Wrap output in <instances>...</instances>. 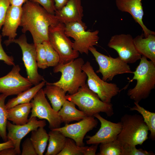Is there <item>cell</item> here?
<instances>
[{
	"mask_svg": "<svg viewBox=\"0 0 155 155\" xmlns=\"http://www.w3.org/2000/svg\"><path fill=\"white\" fill-rule=\"evenodd\" d=\"M20 26L22 31L31 34L36 44L49 40V28L59 22L55 14L48 12L39 4L27 0L22 6Z\"/></svg>",
	"mask_w": 155,
	"mask_h": 155,
	"instance_id": "1",
	"label": "cell"
},
{
	"mask_svg": "<svg viewBox=\"0 0 155 155\" xmlns=\"http://www.w3.org/2000/svg\"><path fill=\"white\" fill-rule=\"evenodd\" d=\"M140 60L135 71L132 72L134 76L129 81L136 80V85L127 93L131 99L138 103L147 98L155 87V63L143 55Z\"/></svg>",
	"mask_w": 155,
	"mask_h": 155,
	"instance_id": "2",
	"label": "cell"
},
{
	"mask_svg": "<svg viewBox=\"0 0 155 155\" xmlns=\"http://www.w3.org/2000/svg\"><path fill=\"white\" fill-rule=\"evenodd\" d=\"M84 63L81 58L65 64L59 63L54 67L53 71L61 72L60 78L58 81L51 84L62 88L69 94L75 93L80 87L86 84L87 75L82 69Z\"/></svg>",
	"mask_w": 155,
	"mask_h": 155,
	"instance_id": "3",
	"label": "cell"
},
{
	"mask_svg": "<svg viewBox=\"0 0 155 155\" xmlns=\"http://www.w3.org/2000/svg\"><path fill=\"white\" fill-rule=\"evenodd\" d=\"M66 98L73 102L88 116H93L100 112L105 113L108 117L114 114L112 104L102 102L86 84L80 87L75 93L66 95Z\"/></svg>",
	"mask_w": 155,
	"mask_h": 155,
	"instance_id": "4",
	"label": "cell"
},
{
	"mask_svg": "<svg viewBox=\"0 0 155 155\" xmlns=\"http://www.w3.org/2000/svg\"><path fill=\"white\" fill-rule=\"evenodd\" d=\"M121 121L122 127L117 140L122 145H141L148 139L149 129L141 115L126 114Z\"/></svg>",
	"mask_w": 155,
	"mask_h": 155,
	"instance_id": "5",
	"label": "cell"
},
{
	"mask_svg": "<svg viewBox=\"0 0 155 155\" xmlns=\"http://www.w3.org/2000/svg\"><path fill=\"white\" fill-rule=\"evenodd\" d=\"M49 41L58 54L59 63H67L78 58L79 52L73 49V42L68 38L65 32V24L59 22L51 26L49 28Z\"/></svg>",
	"mask_w": 155,
	"mask_h": 155,
	"instance_id": "6",
	"label": "cell"
},
{
	"mask_svg": "<svg viewBox=\"0 0 155 155\" xmlns=\"http://www.w3.org/2000/svg\"><path fill=\"white\" fill-rule=\"evenodd\" d=\"M87 26L83 22L65 24V32L68 37L73 38V49L82 54L88 55L90 47L96 45L99 40V31L86 30Z\"/></svg>",
	"mask_w": 155,
	"mask_h": 155,
	"instance_id": "7",
	"label": "cell"
},
{
	"mask_svg": "<svg viewBox=\"0 0 155 155\" xmlns=\"http://www.w3.org/2000/svg\"><path fill=\"white\" fill-rule=\"evenodd\" d=\"M95 58L99 66L96 73H100L102 79L105 81H111L116 75L126 73H132L129 66L119 57L113 58L98 51L94 46L89 49Z\"/></svg>",
	"mask_w": 155,
	"mask_h": 155,
	"instance_id": "8",
	"label": "cell"
},
{
	"mask_svg": "<svg viewBox=\"0 0 155 155\" xmlns=\"http://www.w3.org/2000/svg\"><path fill=\"white\" fill-rule=\"evenodd\" d=\"M14 43L20 47L22 54V60L25 67L27 78L34 86L45 80L43 76L38 72V67L36 61V46L33 43H29L25 34L18 38L8 42L6 46Z\"/></svg>",
	"mask_w": 155,
	"mask_h": 155,
	"instance_id": "9",
	"label": "cell"
},
{
	"mask_svg": "<svg viewBox=\"0 0 155 155\" xmlns=\"http://www.w3.org/2000/svg\"><path fill=\"white\" fill-rule=\"evenodd\" d=\"M82 69L87 75V84L89 88L96 94L102 102L111 103L112 98L120 91L117 85L108 83L101 79L88 61L84 64Z\"/></svg>",
	"mask_w": 155,
	"mask_h": 155,
	"instance_id": "10",
	"label": "cell"
},
{
	"mask_svg": "<svg viewBox=\"0 0 155 155\" xmlns=\"http://www.w3.org/2000/svg\"><path fill=\"white\" fill-rule=\"evenodd\" d=\"M32 107L30 118L36 117L46 120L50 130L60 127L62 123L58 112L55 111L47 101L42 88L31 100Z\"/></svg>",
	"mask_w": 155,
	"mask_h": 155,
	"instance_id": "11",
	"label": "cell"
},
{
	"mask_svg": "<svg viewBox=\"0 0 155 155\" xmlns=\"http://www.w3.org/2000/svg\"><path fill=\"white\" fill-rule=\"evenodd\" d=\"M19 65H15L7 74L0 78V93L7 96L17 95L32 87L33 85L21 75Z\"/></svg>",
	"mask_w": 155,
	"mask_h": 155,
	"instance_id": "12",
	"label": "cell"
},
{
	"mask_svg": "<svg viewBox=\"0 0 155 155\" xmlns=\"http://www.w3.org/2000/svg\"><path fill=\"white\" fill-rule=\"evenodd\" d=\"M107 46L115 50L120 58L127 64L135 63L142 56L136 49L133 38L130 34H122L113 36Z\"/></svg>",
	"mask_w": 155,
	"mask_h": 155,
	"instance_id": "13",
	"label": "cell"
},
{
	"mask_svg": "<svg viewBox=\"0 0 155 155\" xmlns=\"http://www.w3.org/2000/svg\"><path fill=\"white\" fill-rule=\"evenodd\" d=\"M98 121L93 116H87L78 122L66 124L64 126L53 129L74 141L79 146H84L83 140L87 133L96 127Z\"/></svg>",
	"mask_w": 155,
	"mask_h": 155,
	"instance_id": "14",
	"label": "cell"
},
{
	"mask_svg": "<svg viewBox=\"0 0 155 155\" xmlns=\"http://www.w3.org/2000/svg\"><path fill=\"white\" fill-rule=\"evenodd\" d=\"M46 125L45 120H38L36 117H30L28 122L22 125H17L7 121V140L12 141L14 148L18 155L21 154L20 145L22 139L28 134L40 127H44Z\"/></svg>",
	"mask_w": 155,
	"mask_h": 155,
	"instance_id": "15",
	"label": "cell"
},
{
	"mask_svg": "<svg viewBox=\"0 0 155 155\" xmlns=\"http://www.w3.org/2000/svg\"><path fill=\"white\" fill-rule=\"evenodd\" d=\"M93 116L100 122V127L95 135L86 137L88 139L86 141L87 144L98 145L117 139L122 127L121 121L112 122L105 119L99 113L95 114Z\"/></svg>",
	"mask_w": 155,
	"mask_h": 155,
	"instance_id": "16",
	"label": "cell"
},
{
	"mask_svg": "<svg viewBox=\"0 0 155 155\" xmlns=\"http://www.w3.org/2000/svg\"><path fill=\"white\" fill-rule=\"evenodd\" d=\"M115 4L120 11L129 13L135 22L141 27L144 37L150 34H155L154 31L148 29L143 21L144 12L142 0H116Z\"/></svg>",
	"mask_w": 155,
	"mask_h": 155,
	"instance_id": "17",
	"label": "cell"
},
{
	"mask_svg": "<svg viewBox=\"0 0 155 155\" xmlns=\"http://www.w3.org/2000/svg\"><path fill=\"white\" fill-rule=\"evenodd\" d=\"M22 11V7L10 5L8 8L1 33L2 36L8 37L4 42L5 45L16 38L17 30L20 24Z\"/></svg>",
	"mask_w": 155,
	"mask_h": 155,
	"instance_id": "18",
	"label": "cell"
},
{
	"mask_svg": "<svg viewBox=\"0 0 155 155\" xmlns=\"http://www.w3.org/2000/svg\"><path fill=\"white\" fill-rule=\"evenodd\" d=\"M55 15L59 22L65 24L82 22L84 14L82 0H68L62 8L56 10Z\"/></svg>",
	"mask_w": 155,
	"mask_h": 155,
	"instance_id": "19",
	"label": "cell"
},
{
	"mask_svg": "<svg viewBox=\"0 0 155 155\" xmlns=\"http://www.w3.org/2000/svg\"><path fill=\"white\" fill-rule=\"evenodd\" d=\"M133 41L138 52L155 63V34L145 37L142 33L133 38Z\"/></svg>",
	"mask_w": 155,
	"mask_h": 155,
	"instance_id": "20",
	"label": "cell"
},
{
	"mask_svg": "<svg viewBox=\"0 0 155 155\" xmlns=\"http://www.w3.org/2000/svg\"><path fill=\"white\" fill-rule=\"evenodd\" d=\"M46 87L43 89L45 94L50 100L52 107L58 112L67 100L66 92L60 87L46 82Z\"/></svg>",
	"mask_w": 155,
	"mask_h": 155,
	"instance_id": "21",
	"label": "cell"
},
{
	"mask_svg": "<svg viewBox=\"0 0 155 155\" xmlns=\"http://www.w3.org/2000/svg\"><path fill=\"white\" fill-rule=\"evenodd\" d=\"M32 107L31 102L16 105L7 109L8 120L17 125H22L27 123L28 115Z\"/></svg>",
	"mask_w": 155,
	"mask_h": 155,
	"instance_id": "22",
	"label": "cell"
},
{
	"mask_svg": "<svg viewBox=\"0 0 155 155\" xmlns=\"http://www.w3.org/2000/svg\"><path fill=\"white\" fill-rule=\"evenodd\" d=\"M62 122L68 124L74 121H79L88 116L83 111L77 109L72 102L67 100L58 112Z\"/></svg>",
	"mask_w": 155,
	"mask_h": 155,
	"instance_id": "23",
	"label": "cell"
},
{
	"mask_svg": "<svg viewBox=\"0 0 155 155\" xmlns=\"http://www.w3.org/2000/svg\"><path fill=\"white\" fill-rule=\"evenodd\" d=\"M46 82L45 80L42 81L38 84L18 94L17 96L9 99L5 104L6 109H9L19 104L30 102L38 91L45 85Z\"/></svg>",
	"mask_w": 155,
	"mask_h": 155,
	"instance_id": "24",
	"label": "cell"
},
{
	"mask_svg": "<svg viewBox=\"0 0 155 155\" xmlns=\"http://www.w3.org/2000/svg\"><path fill=\"white\" fill-rule=\"evenodd\" d=\"M49 144L45 155H57L63 149L67 137L60 132L51 130L48 133Z\"/></svg>",
	"mask_w": 155,
	"mask_h": 155,
	"instance_id": "25",
	"label": "cell"
},
{
	"mask_svg": "<svg viewBox=\"0 0 155 155\" xmlns=\"http://www.w3.org/2000/svg\"><path fill=\"white\" fill-rule=\"evenodd\" d=\"M30 139L37 155H43L49 139V134L44 127L32 131Z\"/></svg>",
	"mask_w": 155,
	"mask_h": 155,
	"instance_id": "26",
	"label": "cell"
},
{
	"mask_svg": "<svg viewBox=\"0 0 155 155\" xmlns=\"http://www.w3.org/2000/svg\"><path fill=\"white\" fill-rule=\"evenodd\" d=\"M135 106L130 107L131 111H136L142 117L144 121L150 132V137L153 140L155 139V113L150 112L140 106L139 103L134 102Z\"/></svg>",
	"mask_w": 155,
	"mask_h": 155,
	"instance_id": "27",
	"label": "cell"
},
{
	"mask_svg": "<svg viewBox=\"0 0 155 155\" xmlns=\"http://www.w3.org/2000/svg\"><path fill=\"white\" fill-rule=\"evenodd\" d=\"M98 155H123L122 145L116 140L100 144Z\"/></svg>",
	"mask_w": 155,
	"mask_h": 155,
	"instance_id": "28",
	"label": "cell"
},
{
	"mask_svg": "<svg viewBox=\"0 0 155 155\" xmlns=\"http://www.w3.org/2000/svg\"><path fill=\"white\" fill-rule=\"evenodd\" d=\"M7 97L4 94H0V137L4 142L7 141V112L5 104V101Z\"/></svg>",
	"mask_w": 155,
	"mask_h": 155,
	"instance_id": "29",
	"label": "cell"
},
{
	"mask_svg": "<svg viewBox=\"0 0 155 155\" xmlns=\"http://www.w3.org/2000/svg\"><path fill=\"white\" fill-rule=\"evenodd\" d=\"M86 147L77 146L73 140L67 137L64 148L57 155H84Z\"/></svg>",
	"mask_w": 155,
	"mask_h": 155,
	"instance_id": "30",
	"label": "cell"
},
{
	"mask_svg": "<svg viewBox=\"0 0 155 155\" xmlns=\"http://www.w3.org/2000/svg\"><path fill=\"white\" fill-rule=\"evenodd\" d=\"M42 43L45 51L48 67H55L60 61L58 54L52 46L49 40L44 41Z\"/></svg>",
	"mask_w": 155,
	"mask_h": 155,
	"instance_id": "31",
	"label": "cell"
},
{
	"mask_svg": "<svg viewBox=\"0 0 155 155\" xmlns=\"http://www.w3.org/2000/svg\"><path fill=\"white\" fill-rule=\"evenodd\" d=\"M36 61L38 68L45 69L48 67L45 51L42 43L36 45Z\"/></svg>",
	"mask_w": 155,
	"mask_h": 155,
	"instance_id": "32",
	"label": "cell"
},
{
	"mask_svg": "<svg viewBox=\"0 0 155 155\" xmlns=\"http://www.w3.org/2000/svg\"><path fill=\"white\" fill-rule=\"evenodd\" d=\"M123 155H154L152 152L141 148L137 149L136 146L128 144L122 145Z\"/></svg>",
	"mask_w": 155,
	"mask_h": 155,
	"instance_id": "33",
	"label": "cell"
},
{
	"mask_svg": "<svg viewBox=\"0 0 155 155\" xmlns=\"http://www.w3.org/2000/svg\"><path fill=\"white\" fill-rule=\"evenodd\" d=\"M22 155H38L30 138H27L22 144Z\"/></svg>",
	"mask_w": 155,
	"mask_h": 155,
	"instance_id": "34",
	"label": "cell"
},
{
	"mask_svg": "<svg viewBox=\"0 0 155 155\" xmlns=\"http://www.w3.org/2000/svg\"><path fill=\"white\" fill-rule=\"evenodd\" d=\"M37 3L50 13L55 14L56 11L54 0H29Z\"/></svg>",
	"mask_w": 155,
	"mask_h": 155,
	"instance_id": "35",
	"label": "cell"
},
{
	"mask_svg": "<svg viewBox=\"0 0 155 155\" xmlns=\"http://www.w3.org/2000/svg\"><path fill=\"white\" fill-rule=\"evenodd\" d=\"M10 5L8 0H0V30L4 23L7 12Z\"/></svg>",
	"mask_w": 155,
	"mask_h": 155,
	"instance_id": "36",
	"label": "cell"
},
{
	"mask_svg": "<svg viewBox=\"0 0 155 155\" xmlns=\"http://www.w3.org/2000/svg\"><path fill=\"white\" fill-rule=\"evenodd\" d=\"M2 36L0 34V60L3 61L7 65L13 66L15 65L13 56L8 55L4 51L1 44Z\"/></svg>",
	"mask_w": 155,
	"mask_h": 155,
	"instance_id": "37",
	"label": "cell"
},
{
	"mask_svg": "<svg viewBox=\"0 0 155 155\" xmlns=\"http://www.w3.org/2000/svg\"><path fill=\"white\" fill-rule=\"evenodd\" d=\"M90 146H86L84 155H95L98 148V145L92 144Z\"/></svg>",
	"mask_w": 155,
	"mask_h": 155,
	"instance_id": "38",
	"label": "cell"
},
{
	"mask_svg": "<svg viewBox=\"0 0 155 155\" xmlns=\"http://www.w3.org/2000/svg\"><path fill=\"white\" fill-rule=\"evenodd\" d=\"M18 154L14 148H8L0 151V155H17Z\"/></svg>",
	"mask_w": 155,
	"mask_h": 155,
	"instance_id": "39",
	"label": "cell"
},
{
	"mask_svg": "<svg viewBox=\"0 0 155 155\" xmlns=\"http://www.w3.org/2000/svg\"><path fill=\"white\" fill-rule=\"evenodd\" d=\"M68 0H54L56 10L62 8L66 3Z\"/></svg>",
	"mask_w": 155,
	"mask_h": 155,
	"instance_id": "40",
	"label": "cell"
},
{
	"mask_svg": "<svg viewBox=\"0 0 155 155\" xmlns=\"http://www.w3.org/2000/svg\"><path fill=\"white\" fill-rule=\"evenodd\" d=\"M8 148H14L13 144L11 141L7 140L4 142L0 143V151Z\"/></svg>",
	"mask_w": 155,
	"mask_h": 155,
	"instance_id": "41",
	"label": "cell"
},
{
	"mask_svg": "<svg viewBox=\"0 0 155 155\" xmlns=\"http://www.w3.org/2000/svg\"><path fill=\"white\" fill-rule=\"evenodd\" d=\"M10 5L18 7H22L27 0H8Z\"/></svg>",
	"mask_w": 155,
	"mask_h": 155,
	"instance_id": "42",
	"label": "cell"
}]
</instances>
